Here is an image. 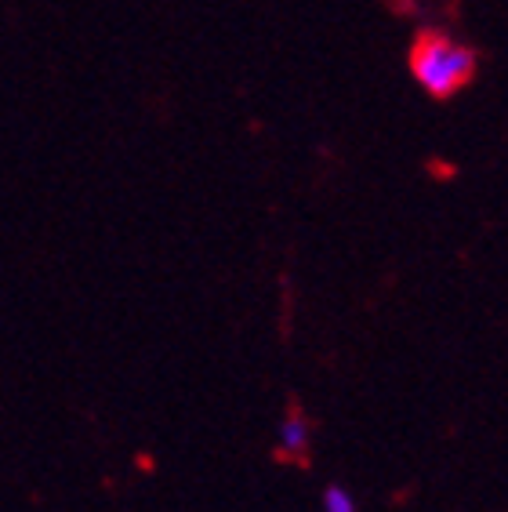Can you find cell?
<instances>
[{
    "label": "cell",
    "instance_id": "obj_1",
    "mask_svg": "<svg viewBox=\"0 0 508 512\" xmlns=\"http://www.w3.org/2000/svg\"><path fill=\"white\" fill-rule=\"evenodd\" d=\"M407 62H411V77L429 99H454L458 91L469 88L479 69L476 51L440 30L418 33Z\"/></svg>",
    "mask_w": 508,
    "mask_h": 512
},
{
    "label": "cell",
    "instance_id": "obj_2",
    "mask_svg": "<svg viewBox=\"0 0 508 512\" xmlns=\"http://www.w3.org/2000/svg\"><path fill=\"white\" fill-rule=\"evenodd\" d=\"M309 444H313V425H309V418L302 411H291L276 429V451L291 458V462H302L309 454Z\"/></svg>",
    "mask_w": 508,
    "mask_h": 512
},
{
    "label": "cell",
    "instance_id": "obj_3",
    "mask_svg": "<svg viewBox=\"0 0 508 512\" xmlns=\"http://www.w3.org/2000/svg\"><path fill=\"white\" fill-rule=\"evenodd\" d=\"M323 512H356V502H352V494L338 483H331L327 491H323Z\"/></svg>",
    "mask_w": 508,
    "mask_h": 512
}]
</instances>
